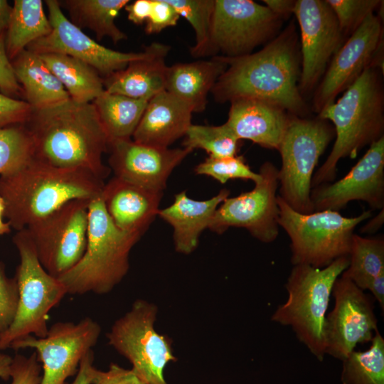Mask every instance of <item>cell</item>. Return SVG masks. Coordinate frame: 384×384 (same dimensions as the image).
Instances as JSON below:
<instances>
[{
  "label": "cell",
  "mask_w": 384,
  "mask_h": 384,
  "mask_svg": "<svg viewBox=\"0 0 384 384\" xmlns=\"http://www.w3.org/2000/svg\"><path fill=\"white\" fill-rule=\"evenodd\" d=\"M222 58L228 67L211 90L215 101L255 98L277 105L291 115L306 117L307 105L299 90L301 55L294 21L261 50Z\"/></svg>",
  "instance_id": "obj_1"
},
{
  "label": "cell",
  "mask_w": 384,
  "mask_h": 384,
  "mask_svg": "<svg viewBox=\"0 0 384 384\" xmlns=\"http://www.w3.org/2000/svg\"><path fill=\"white\" fill-rule=\"evenodd\" d=\"M24 125L35 159L57 167L87 170L102 180L108 176L102 155L108 151L109 139L92 102L70 98L32 109Z\"/></svg>",
  "instance_id": "obj_2"
},
{
  "label": "cell",
  "mask_w": 384,
  "mask_h": 384,
  "mask_svg": "<svg viewBox=\"0 0 384 384\" xmlns=\"http://www.w3.org/2000/svg\"><path fill=\"white\" fill-rule=\"evenodd\" d=\"M104 184L89 171L57 167L33 156L16 170L0 176L4 218L11 228L25 229L71 201L100 195Z\"/></svg>",
  "instance_id": "obj_3"
},
{
  "label": "cell",
  "mask_w": 384,
  "mask_h": 384,
  "mask_svg": "<svg viewBox=\"0 0 384 384\" xmlns=\"http://www.w3.org/2000/svg\"><path fill=\"white\" fill-rule=\"evenodd\" d=\"M318 117L333 123L336 139L326 161L313 175L312 188L333 182L339 160L356 158L363 147L384 137V94L377 69L366 68Z\"/></svg>",
  "instance_id": "obj_4"
},
{
  "label": "cell",
  "mask_w": 384,
  "mask_h": 384,
  "mask_svg": "<svg viewBox=\"0 0 384 384\" xmlns=\"http://www.w3.org/2000/svg\"><path fill=\"white\" fill-rule=\"evenodd\" d=\"M141 237L114 225L101 194L90 199L84 255L74 267L58 277L67 293L105 294L111 292L127 274L130 252Z\"/></svg>",
  "instance_id": "obj_5"
},
{
  "label": "cell",
  "mask_w": 384,
  "mask_h": 384,
  "mask_svg": "<svg viewBox=\"0 0 384 384\" xmlns=\"http://www.w3.org/2000/svg\"><path fill=\"white\" fill-rule=\"evenodd\" d=\"M348 265L349 256H344L324 268L293 265L285 284L287 299L271 317L274 322L291 326L319 361L326 355V318L332 289Z\"/></svg>",
  "instance_id": "obj_6"
},
{
  "label": "cell",
  "mask_w": 384,
  "mask_h": 384,
  "mask_svg": "<svg viewBox=\"0 0 384 384\" xmlns=\"http://www.w3.org/2000/svg\"><path fill=\"white\" fill-rule=\"evenodd\" d=\"M278 224L290 240L291 262L324 268L341 257L349 256L354 230L372 217L371 210L347 218L335 210L300 213L278 195Z\"/></svg>",
  "instance_id": "obj_7"
},
{
  "label": "cell",
  "mask_w": 384,
  "mask_h": 384,
  "mask_svg": "<svg viewBox=\"0 0 384 384\" xmlns=\"http://www.w3.org/2000/svg\"><path fill=\"white\" fill-rule=\"evenodd\" d=\"M13 242L20 258L14 277L18 301L13 322L0 338V351L30 335L45 337L49 329L50 310L68 294L59 279L50 274L41 265L26 228L16 232Z\"/></svg>",
  "instance_id": "obj_8"
},
{
  "label": "cell",
  "mask_w": 384,
  "mask_h": 384,
  "mask_svg": "<svg viewBox=\"0 0 384 384\" xmlns=\"http://www.w3.org/2000/svg\"><path fill=\"white\" fill-rule=\"evenodd\" d=\"M334 137V129L328 121L292 115L278 149L282 158L278 180L279 196L295 211L314 212L311 200L314 171Z\"/></svg>",
  "instance_id": "obj_9"
},
{
  "label": "cell",
  "mask_w": 384,
  "mask_h": 384,
  "mask_svg": "<svg viewBox=\"0 0 384 384\" xmlns=\"http://www.w3.org/2000/svg\"><path fill=\"white\" fill-rule=\"evenodd\" d=\"M157 313L154 304L137 299L107 334L109 344L132 363L146 384H167L165 367L176 361L171 341L155 329Z\"/></svg>",
  "instance_id": "obj_10"
},
{
  "label": "cell",
  "mask_w": 384,
  "mask_h": 384,
  "mask_svg": "<svg viewBox=\"0 0 384 384\" xmlns=\"http://www.w3.org/2000/svg\"><path fill=\"white\" fill-rule=\"evenodd\" d=\"M283 20L251 0H215L207 56L246 55L274 38Z\"/></svg>",
  "instance_id": "obj_11"
},
{
  "label": "cell",
  "mask_w": 384,
  "mask_h": 384,
  "mask_svg": "<svg viewBox=\"0 0 384 384\" xmlns=\"http://www.w3.org/2000/svg\"><path fill=\"white\" fill-rule=\"evenodd\" d=\"M89 201H71L26 228L41 265L55 277L70 270L84 255Z\"/></svg>",
  "instance_id": "obj_12"
},
{
  "label": "cell",
  "mask_w": 384,
  "mask_h": 384,
  "mask_svg": "<svg viewBox=\"0 0 384 384\" xmlns=\"http://www.w3.org/2000/svg\"><path fill=\"white\" fill-rule=\"evenodd\" d=\"M101 331L100 325L90 317L78 323L59 321L48 329L45 337L30 335L14 342L10 348L35 350L43 370L40 384H65L69 377L76 375L82 358L96 345Z\"/></svg>",
  "instance_id": "obj_13"
},
{
  "label": "cell",
  "mask_w": 384,
  "mask_h": 384,
  "mask_svg": "<svg viewBox=\"0 0 384 384\" xmlns=\"http://www.w3.org/2000/svg\"><path fill=\"white\" fill-rule=\"evenodd\" d=\"M278 169L270 161L260 168V178L249 191L225 198L215 210L208 227L223 234L228 228H242L264 243L274 242L279 235L277 190Z\"/></svg>",
  "instance_id": "obj_14"
},
{
  "label": "cell",
  "mask_w": 384,
  "mask_h": 384,
  "mask_svg": "<svg viewBox=\"0 0 384 384\" xmlns=\"http://www.w3.org/2000/svg\"><path fill=\"white\" fill-rule=\"evenodd\" d=\"M331 295L334 306L326 318L325 353L343 361L358 343L371 341L378 331L375 299L341 274Z\"/></svg>",
  "instance_id": "obj_15"
},
{
  "label": "cell",
  "mask_w": 384,
  "mask_h": 384,
  "mask_svg": "<svg viewBox=\"0 0 384 384\" xmlns=\"http://www.w3.org/2000/svg\"><path fill=\"white\" fill-rule=\"evenodd\" d=\"M294 14L301 35L299 90L303 95L318 85L344 36L326 0H297Z\"/></svg>",
  "instance_id": "obj_16"
},
{
  "label": "cell",
  "mask_w": 384,
  "mask_h": 384,
  "mask_svg": "<svg viewBox=\"0 0 384 384\" xmlns=\"http://www.w3.org/2000/svg\"><path fill=\"white\" fill-rule=\"evenodd\" d=\"M51 31L31 43L26 49L37 54L57 53L82 60L107 78L124 69L127 65L144 55L123 53L105 47L87 36L63 14L58 0H46Z\"/></svg>",
  "instance_id": "obj_17"
},
{
  "label": "cell",
  "mask_w": 384,
  "mask_h": 384,
  "mask_svg": "<svg viewBox=\"0 0 384 384\" xmlns=\"http://www.w3.org/2000/svg\"><path fill=\"white\" fill-rule=\"evenodd\" d=\"M383 20L370 14L341 45L331 58L313 98L312 110L319 114L335 101L368 68L383 43Z\"/></svg>",
  "instance_id": "obj_18"
},
{
  "label": "cell",
  "mask_w": 384,
  "mask_h": 384,
  "mask_svg": "<svg viewBox=\"0 0 384 384\" xmlns=\"http://www.w3.org/2000/svg\"><path fill=\"white\" fill-rule=\"evenodd\" d=\"M314 212H339L351 201H363L370 209L384 207V137L372 143L366 154L342 178L312 188Z\"/></svg>",
  "instance_id": "obj_19"
},
{
  "label": "cell",
  "mask_w": 384,
  "mask_h": 384,
  "mask_svg": "<svg viewBox=\"0 0 384 384\" xmlns=\"http://www.w3.org/2000/svg\"><path fill=\"white\" fill-rule=\"evenodd\" d=\"M109 164L114 176L145 188L163 193L174 171L193 150L161 148L132 139L109 143Z\"/></svg>",
  "instance_id": "obj_20"
},
{
  "label": "cell",
  "mask_w": 384,
  "mask_h": 384,
  "mask_svg": "<svg viewBox=\"0 0 384 384\" xmlns=\"http://www.w3.org/2000/svg\"><path fill=\"white\" fill-rule=\"evenodd\" d=\"M230 103L225 123L240 140L278 150L292 117L287 111L255 98H238Z\"/></svg>",
  "instance_id": "obj_21"
},
{
  "label": "cell",
  "mask_w": 384,
  "mask_h": 384,
  "mask_svg": "<svg viewBox=\"0 0 384 384\" xmlns=\"http://www.w3.org/2000/svg\"><path fill=\"white\" fill-rule=\"evenodd\" d=\"M101 196L118 228L142 236L158 215L163 193L114 176L104 184Z\"/></svg>",
  "instance_id": "obj_22"
},
{
  "label": "cell",
  "mask_w": 384,
  "mask_h": 384,
  "mask_svg": "<svg viewBox=\"0 0 384 384\" xmlns=\"http://www.w3.org/2000/svg\"><path fill=\"white\" fill-rule=\"evenodd\" d=\"M191 107L166 90L153 95L146 105L132 140L161 148L185 136L192 124Z\"/></svg>",
  "instance_id": "obj_23"
},
{
  "label": "cell",
  "mask_w": 384,
  "mask_h": 384,
  "mask_svg": "<svg viewBox=\"0 0 384 384\" xmlns=\"http://www.w3.org/2000/svg\"><path fill=\"white\" fill-rule=\"evenodd\" d=\"M229 195L230 191L224 188L210 199L197 201L183 191L175 195L171 205L159 209L158 215L173 228L177 252L189 255L197 248L201 234L208 228L218 207Z\"/></svg>",
  "instance_id": "obj_24"
},
{
  "label": "cell",
  "mask_w": 384,
  "mask_h": 384,
  "mask_svg": "<svg viewBox=\"0 0 384 384\" xmlns=\"http://www.w3.org/2000/svg\"><path fill=\"white\" fill-rule=\"evenodd\" d=\"M170 47L153 42L145 48L144 55L103 79L105 90L132 98H151L165 90L168 66L166 57Z\"/></svg>",
  "instance_id": "obj_25"
},
{
  "label": "cell",
  "mask_w": 384,
  "mask_h": 384,
  "mask_svg": "<svg viewBox=\"0 0 384 384\" xmlns=\"http://www.w3.org/2000/svg\"><path fill=\"white\" fill-rule=\"evenodd\" d=\"M227 67L219 55L168 66L165 90L188 103L193 112H202L209 92Z\"/></svg>",
  "instance_id": "obj_26"
},
{
  "label": "cell",
  "mask_w": 384,
  "mask_h": 384,
  "mask_svg": "<svg viewBox=\"0 0 384 384\" xmlns=\"http://www.w3.org/2000/svg\"><path fill=\"white\" fill-rule=\"evenodd\" d=\"M11 62L26 102L32 109L46 108L70 99L66 90L38 54L26 49Z\"/></svg>",
  "instance_id": "obj_27"
},
{
  "label": "cell",
  "mask_w": 384,
  "mask_h": 384,
  "mask_svg": "<svg viewBox=\"0 0 384 384\" xmlns=\"http://www.w3.org/2000/svg\"><path fill=\"white\" fill-rule=\"evenodd\" d=\"M38 55L61 82L71 100L78 102H92L105 91L103 78L86 63L57 53Z\"/></svg>",
  "instance_id": "obj_28"
},
{
  "label": "cell",
  "mask_w": 384,
  "mask_h": 384,
  "mask_svg": "<svg viewBox=\"0 0 384 384\" xmlns=\"http://www.w3.org/2000/svg\"><path fill=\"white\" fill-rule=\"evenodd\" d=\"M60 6L69 14L70 21L79 28H89L98 41L110 38L116 44L127 36L115 23L119 11L129 0H62Z\"/></svg>",
  "instance_id": "obj_29"
},
{
  "label": "cell",
  "mask_w": 384,
  "mask_h": 384,
  "mask_svg": "<svg viewBox=\"0 0 384 384\" xmlns=\"http://www.w3.org/2000/svg\"><path fill=\"white\" fill-rule=\"evenodd\" d=\"M41 0H15L7 30L5 48L11 61L33 42L51 31Z\"/></svg>",
  "instance_id": "obj_30"
},
{
  "label": "cell",
  "mask_w": 384,
  "mask_h": 384,
  "mask_svg": "<svg viewBox=\"0 0 384 384\" xmlns=\"http://www.w3.org/2000/svg\"><path fill=\"white\" fill-rule=\"evenodd\" d=\"M149 99L132 98L105 91L92 102L109 143L132 138Z\"/></svg>",
  "instance_id": "obj_31"
},
{
  "label": "cell",
  "mask_w": 384,
  "mask_h": 384,
  "mask_svg": "<svg viewBox=\"0 0 384 384\" xmlns=\"http://www.w3.org/2000/svg\"><path fill=\"white\" fill-rule=\"evenodd\" d=\"M382 273H384L383 237L365 238L354 233L349 253V265L341 275L364 291Z\"/></svg>",
  "instance_id": "obj_32"
},
{
  "label": "cell",
  "mask_w": 384,
  "mask_h": 384,
  "mask_svg": "<svg viewBox=\"0 0 384 384\" xmlns=\"http://www.w3.org/2000/svg\"><path fill=\"white\" fill-rule=\"evenodd\" d=\"M370 342L367 350H354L342 361V384H384V338L379 331Z\"/></svg>",
  "instance_id": "obj_33"
},
{
  "label": "cell",
  "mask_w": 384,
  "mask_h": 384,
  "mask_svg": "<svg viewBox=\"0 0 384 384\" xmlns=\"http://www.w3.org/2000/svg\"><path fill=\"white\" fill-rule=\"evenodd\" d=\"M240 140L226 123L218 126L191 124L183 142V147L201 149L213 157L237 155Z\"/></svg>",
  "instance_id": "obj_34"
},
{
  "label": "cell",
  "mask_w": 384,
  "mask_h": 384,
  "mask_svg": "<svg viewBox=\"0 0 384 384\" xmlns=\"http://www.w3.org/2000/svg\"><path fill=\"white\" fill-rule=\"evenodd\" d=\"M180 16L186 18L192 26L196 43L190 48L193 58L206 57L215 0H166Z\"/></svg>",
  "instance_id": "obj_35"
},
{
  "label": "cell",
  "mask_w": 384,
  "mask_h": 384,
  "mask_svg": "<svg viewBox=\"0 0 384 384\" xmlns=\"http://www.w3.org/2000/svg\"><path fill=\"white\" fill-rule=\"evenodd\" d=\"M33 156L31 136L24 124L0 128V176L16 170Z\"/></svg>",
  "instance_id": "obj_36"
},
{
  "label": "cell",
  "mask_w": 384,
  "mask_h": 384,
  "mask_svg": "<svg viewBox=\"0 0 384 384\" xmlns=\"http://www.w3.org/2000/svg\"><path fill=\"white\" fill-rule=\"evenodd\" d=\"M194 171L198 175L210 176L220 183L237 178L256 183L260 178V174L252 171L243 156L238 155L228 157L208 156L195 167Z\"/></svg>",
  "instance_id": "obj_37"
},
{
  "label": "cell",
  "mask_w": 384,
  "mask_h": 384,
  "mask_svg": "<svg viewBox=\"0 0 384 384\" xmlns=\"http://www.w3.org/2000/svg\"><path fill=\"white\" fill-rule=\"evenodd\" d=\"M333 10L343 36H351L383 3L380 0H326Z\"/></svg>",
  "instance_id": "obj_38"
},
{
  "label": "cell",
  "mask_w": 384,
  "mask_h": 384,
  "mask_svg": "<svg viewBox=\"0 0 384 384\" xmlns=\"http://www.w3.org/2000/svg\"><path fill=\"white\" fill-rule=\"evenodd\" d=\"M18 301V291L15 277L9 278L4 265L0 262V338L12 324Z\"/></svg>",
  "instance_id": "obj_39"
},
{
  "label": "cell",
  "mask_w": 384,
  "mask_h": 384,
  "mask_svg": "<svg viewBox=\"0 0 384 384\" xmlns=\"http://www.w3.org/2000/svg\"><path fill=\"white\" fill-rule=\"evenodd\" d=\"M41 371L35 351L28 357L16 354L11 367V384H40Z\"/></svg>",
  "instance_id": "obj_40"
},
{
  "label": "cell",
  "mask_w": 384,
  "mask_h": 384,
  "mask_svg": "<svg viewBox=\"0 0 384 384\" xmlns=\"http://www.w3.org/2000/svg\"><path fill=\"white\" fill-rule=\"evenodd\" d=\"M179 18L177 11L166 0H152L144 31L147 34L160 33L168 27L175 26Z\"/></svg>",
  "instance_id": "obj_41"
},
{
  "label": "cell",
  "mask_w": 384,
  "mask_h": 384,
  "mask_svg": "<svg viewBox=\"0 0 384 384\" xmlns=\"http://www.w3.org/2000/svg\"><path fill=\"white\" fill-rule=\"evenodd\" d=\"M31 111L32 107L25 100L0 93V128L25 124Z\"/></svg>",
  "instance_id": "obj_42"
},
{
  "label": "cell",
  "mask_w": 384,
  "mask_h": 384,
  "mask_svg": "<svg viewBox=\"0 0 384 384\" xmlns=\"http://www.w3.org/2000/svg\"><path fill=\"white\" fill-rule=\"evenodd\" d=\"M91 384H146L132 369L124 368L116 363H111L109 369L102 371L94 365L90 369Z\"/></svg>",
  "instance_id": "obj_43"
},
{
  "label": "cell",
  "mask_w": 384,
  "mask_h": 384,
  "mask_svg": "<svg viewBox=\"0 0 384 384\" xmlns=\"http://www.w3.org/2000/svg\"><path fill=\"white\" fill-rule=\"evenodd\" d=\"M0 90L10 97H24L23 91L18 83L9 59L5 48V33L0 36Z\"/></svg>",
  "instance_id": "obj_44"
},
{
  "label": "cell",
  "mask_w": 384,
  "mask_h": 384,
  "mask_svg": "<svg viewBox=\"0 0 384 384\" xmlns=\"http://www.w3.org/2000/svg\"><path fill=\"white\" fill-rule=\"evenodd\" d=\"M152 0H136L125 7L127 18L137 25L146 23L151 9Z\"/></svg>",
  "instance_id": "obj_45"
},
{
  "label": "cell",
  "mask_w": 384,
  "mask_h": 384,
  "mask_svg": "<svg viewBox=\"0 0 384 384\" xmlns=\"http://www.w3.org/2000/svg\"><path fill=\"white\" fill-rule=\"evenodd\" d=\"M262 2L274 14L282 20L288 18L294 14L296 4L295 0H263Z\"/></svg>",
  "instance_id": "obj_46"
},
{
  "label": "cell",
  "mask_w": 384,
  "mask_h": 384,
  "mask_svg": "<svg viewBox=\"0 0 384 384\" xmlns=\"http://www.w3.org/2000/svg\"><path fill=\"white\" fill-rule=\"evenodd\" d=\"M94 353L92 350L87 352L82 358L76 377L71 383L65 384H91L90 369L93 366Z\"/></svg>",
  "instance_id": "obj_47"
},
{
  "label": "cell",
  "mask_w": 384,
  "mask_h": 384,
  "mask_svg": "<svg viewBox=\"0 0 384 384\" xmlns=\"http://www.w3.org/2000/svg\"><path fill=\"white\" fill-rule=\"evenodd\" d=\"M368 290L370 291L373 297L378 302L382 313L384 311V273L376 277L370 283Z\"/></svg>",
  "instance_id": "obj_48"
},
{
  "label": "cell",
  "mask_w": 384,
  "mask_h": 384,
  "mask_svg": "<svg viewBox=\"0 0 384 384\" xmlns=\"http://www.w3.org/2000/svg\"><path fill=\"white\" fill-rule=\"evenodd\" d=\"M12 11V6L6 0H0V36L7 30Z\"/></svg>",
  "instance_id": "obj_49"
},
{
  "label": "cell",
  "mask_w": 384,
  "mask_h": 384,
  "mask_svg": "<svg viewBox=\"0 0 384 384\" xmlns=\"http://www.w3.org/2000/svg\"><path fill=\"white\" fill-rule=\"evenodd\" d=\"M383 210V208L381 209L377 215L369 220L366 224L361 228V233L373 234L380 230L384 222Z\"/></svg>",
  "instance_id": "obj_50"
},
{
  "label": "cell",
  "mask_w": 384,
  "mask_h": 384,
  "mask_svg": "<svg viewBox=\"0 0 384 384\" xmlns=\"http://www.w3.org/2000/svg\"><path fill=\"white\" fill-rule=\"evenodd\" d=\"M13 358L0 352V378L7 380L11 378V367Z\"/></svg>",
  "instance_id": "obj_51"
},
{
  "label": "cell",
  "mask_w": 384,
  "mask_h": 384,
  "mask_svg": "<svg viewBox=\"0 0 384 384\" xmlns=\"http://www.w3.org/2000/svg\"><path fill=\"white\" fill-rule=\"evenodd\" d=\"M5 213V205L3 199L0 197V236L9 233L11 227L10 224L4 220Z\"/></svg>",
  "instance_id": "obj_52"
}]
</instances>
